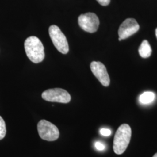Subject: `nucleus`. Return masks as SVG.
Instances as JSON below:
<instances>
[{"label": "nucleus", "mask_w": 157, "mask_h": 157, "mask_svg": "<svg viewBox=\"0 0 157 157\" xmlns=\"http://www.w3.org/2000/svg\"><path fill=\"white\" fill-rule=\"evenodd\" d=\"M25 50L29 59L33 63L42 62L45 57L44 47L40 40L36 36H30L25 41Z\"/></svg>", "instance_id": "nucleus-1"}, {"label": "nucleus", "mask_w": 157, "mask_h": 157, "mask_svg": "<svg viewBox=\"0 0 157 157\" xmlns=\"http://www.w3.org/2000/svg\"><path fill=\"white\" fill-rule=\"evenodd\" d=\"M132 129L128 124H122L117 130L113 139V149L115 154H122L129 146Z\"/></svg>", "instance_id": "nucleus-2"}, {"label": "nucleus", "mask_w": 157, "mask_h": 157, "mask_svg": "<svg viewBox=\"0 0 157 157\" xmlns=\"http://www.w3.org/2000/svg\"><path fill=\"white\" fill-rule=\"evenodd\" d=\"M49 35L56 50L63 54H67L69 50L66 36L56 25H51L48 30Z\"/></svg>", "instance_id": "nucleus-3"}, {"label": "nucleus", "mask_w": 157, "mask_h": 157, "mask_svg": "<svg viewBox=\"0 0 157 157\" xmlns=\"http://www.w3.org/2000/svg\"><path fill=\"white\" fill-rule=\"evenodd\" d=\"M37 130L41 139L44 140L53 141L59 137V131L56 126L44 119L37 124Z\"/></svg>", "instance_id": "nucleus-4"}, {"label": "nucleus", "mask_w": 157, "mask_h": 157, "mask_svg": "<svg viewBox=\"0 0 157 157\" xmlns=\"http://www.w3.org/2000/svg\"><path fill=\"white\" fill-rule=\"evenodd\" d=\"M43 99L49 102H56L63 104L69 103L71 100V97L67 90L55 88L45 90L43 92Z\"/></svg>", "instance_id": "nucleus-5"}, {"label": "nucleus", "mask_w": 157, "mask_h": 157, "mask_svg": "<svg viewBox=\"0 0 157 157\" xmlns=\"http://www.w3.org/2000/svg\"><path fill=\"white\" fill-rule=\"evenodd\" d=\"M78 23L79 26L85 32L92 33L97 31L100 21L94 13L88 12L78 17Z\"/></svg>", "instance_id": "nucleus-6"}, {"label": "nucleus", "mask_w": 157, "mask_h": 157, "mask_svg": "<svg viewBox=\"0 0 157 157\" xmlns=\"http://www.w3.org/2000/svg\"><path fill=\"white\" fill-rule=\"evenodd\" d=\"M140 26L135 19L128 18L124 21L118 30L119 40L126 39L139 31Z\"/></svg>", "instance_id": "nucleus-7"}, {"label": "nucleus", "mask_w": 157, "mask_h": 157, "mask_svg": "<svg viewBox=\"0 0 157 157\" xmlns=\"http://www.w3.org/2000/svg\"><path fill=\"white\" fill-rule=\"evenodd\" d=\"M90 69L92 73L104 86L108 87L109 85V76L106 67L102 63L93 61L90 64Z\"/></svg>", "instance_id": "nucleus-8"}, {"label": "nucleus", "mask_w": 157, "mask_h": 157, "mask_svg": "<svg viewBox=\"0 0 157 157\" xmlns=\"http://www.w3.org/2000/svg\"><path fill=\"white\" fill-rule=\"evenodd\" d=\"M139 54L143 58H147L151 55L152 49L148 41L144 40L139 48Z\"/></svg>", "instance_id": "nucleus-9"}, {"label": "nucleus", "mask_w": 157, "mask_h": 157, "mask_svg": "<svg viewBox=\"0 0 157 157\" xmlns=\"http://www.w3.org/2000/svg\"><path fill=\"white\" fill-rule=\"evenodd\" d=\"M155 98V94L151 91H146L143 93L139 97V100L142 104H147L151 103Z\"/></svg>", "instance_id": "nucleus-10"}, {"label": "nucleus", "mask_w": 157, "mask_h": 157, "mask_svg": "<svg viewBox=\"0 0 157 157\" xmlns=\"http://www.w3.org/2000/svg\"><path fill=\"white\" fill-rule=\"evenodd\" d=\"M6 133V122L3 118L0 116V140L3 139Z\"/></svg>", "instance_id": "nucleus-11"}, {"label": "nucleus", "mask_w": 157, "mask_h": 157, "mask_svg": "<svg viewBox=\"0 0 157 157\" xmlns=\"http://www.w3.org/2000/svg\"><path fill=\"white\" fill-rule=\"evenodd\" d=\"M95 147L98 151H103L105 148V146L100 141H97L95 143Z\"/></svg>", "instance_id": "nucleus-12"}, {"label": "nucleus", "mask_w": 157, "mask_h": 157, "mask_svg": "<svg viewBox=\"0 0 157 157\" xmlns=\"http://www.w3.org/2000/svg\"><path fill=\"white\" fill-rule=\"evenodd\" d=\"M111 130L109 129H105V128H103L100 130V133L101 135L104 136H109L111 135Z\"/></svg>", "instance_id": "nucleus-13"}, {"label": "nucleus", "mask_w": 157, "mask_h": 157, "mask_svg": "<svg viewBox=\"0 0 157 157\" xmlns=\"http://www.w3.org/2000/svg\"><path fill=\"white\" fill-rule=\"evenodd\" d=\"M97 2L102 6H107L110 3L111 0H97Z\"/></svg>", "instance_id": "nucleus-14"}, {"label": "nucleus", "mask_w": 157, "mask_h": 157, "mask_svg": "<svg viewBox=\"0 0 157 157\" xmlns=\"http://www.w3.org/2000/svg\"><path fill=\"white\" fill-rule=\"evenodd\" d=\"M152 157H157V152L156 154H154V155Z\"/></svg>", "instance_id": "nucleus-15"}, {"label": "nucleus", "mask_w": 157, "mask_h": 157, "mask_svg": "<svg viewBox=\"0 0 157 157\" xmlns=\"http://www.w3.org/2000/svg\"><path fill=\"white\" fill-rule=\"evenodd\" d=\"M155 34H156V37H157V28L156 29V30H155Z\"/></svg>", "instance_id": "nucleus-16"}]
</instances>
